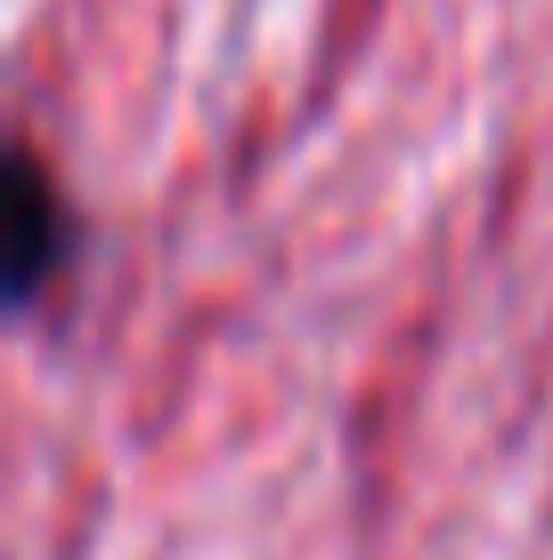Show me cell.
<instances>
[{"instance_id":"1","label":"cell","mask_w":553,"mask_h":560,"mask_svg":"<svg viewBox=\"0 0 553 560\" xmlns=\"http://www.w3.org/2000/svg\"><path fill=\"white\" fill-rule=\"evenodd\" d=\"M82 260V220H73L66 187L49 179L42 147L9 154V308L16 317H42V301L73 277Z\"/></svg>"}]
</instances>
